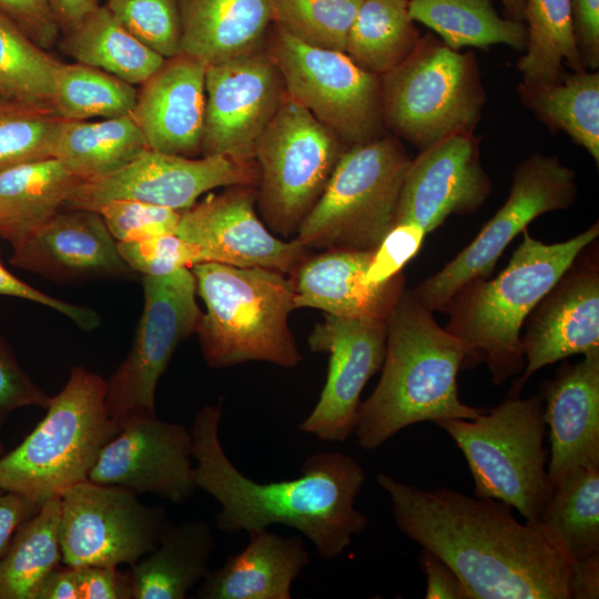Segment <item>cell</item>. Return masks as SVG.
I'll return each instance as SVG.
<instances>
[{
    "mask_svg": "<svg viewBox=\"0 0 599 599\" xmlns=\"http://www.w3.org/2000/svg\"><path fill=\"white\" fill-rule=\"evenodd\" d=\"M525 368L509 394L519 395L540 368L572 355L599 352L597 253L578 257L527 317Z\"/></svg>",
    "mask_w": 599,
    "mask_h": 599,
    "instance_id": "21",
    "label": "cell"
},
{
    "mask_svg": "<svg viewBox=\"0 0 599 599\" xmlns=\"http://www.w3.org/2000/svg\"><path fill=\"white\" fill-rule=\"evenodd\" d=\"M190 268L206 307L196 333L209 366L256 361L290 368L302 362L288 327L295 309L292 280L268 268L217 262Z\"/></svg>",
    "mask_w": 599,
    "mask_h": 599,
    "instance_id": "5",
    "label": "cell"
},
{
    "mask_svg": "<svg viewBox=\"0 0 599 599\" xmlns=\"http://www.w3.org/2000/svg\"><path fill=\"white\" fill-rule=\"evenodd\" d=\"M465 456L475 496L515 508L537 524L552 494L542 395H511L473 419L436 423Z\"/></svg>",
    "mask_w": 599,
    "mask_h": 599,
    "instance_id": "7",
    "label": "cell"
},
{
    "mask_svg": "<svg viewBox=\"0 0 599 599\" xmlns=\"http://www.w3.org/2000/svg\"><path fill=\"white\" fill-rule=\"evenodd\" d=\"M146 149V140L130 113L100 121L62 120L52 158L83 182H93L121 170Z\"/></svg>",
    "mask_w": 599,
    "mask_h": 599,
    "instance_id": "30",
    "label": "cell"
},
{
    "mask_svg": "<svg viewBox=\"0 0 599 599\" xmlns=\"http://www.w3.org/2000/svg\"><path fill=\"white\" fill-rule=\"evenodd\" d=\"M41 505L0 487V557L10 546L19 528L33 517Z\"/></svg>",
    "mask_w": 599,
    "mask_h": 599,
    "instance_id": "52",
    "label": "cell"
},
{
    "mask_svg": "<svg viewBox=\"0 0 599 599\" xmlns=\"http://www.w3.org/2000/svg\"><path fill=\"white\" fill-rule=\"evenodd\" d=\"M576 197L573 170L556 155H529L515 170L502 206L463 251L410 290L413 295L432 312L444 311L464 286L488 278L505 248L530 222L547 212L569 209Z\"/></svg>",
    "mask_w": 599,
    "mask_h": 599,
    "instance_id": "12",
    "label": "cell"
},
{
    "mask_svg": "<svg viewBox=\"0 0 599 599\" xmlns=\"http://www.w3.org/2000/svg\"><path fill=\"white\" fill-rule=\"evenodd\" d=\"M521 103L549 130L566 133L599 164V73L565 72L550 83L517 89Z\"/></svg>",
    "mask_w": 599,
    "mask_h": 599,
    "instance_id": "32",
    "label": "cell"
},
{
    "mask_svg": "<svg viewBox=\"0 0 599 599\" xmlns=\"http://www.w3.org/2000/svg\"><path fill=\"white\" fill-rule=\"evenodd\" d=\"M255 204L256 186L211 192L181 211L175 234L200 246L207 262L293 272L308 248L274 236L256 215Z\"/></svg>",
    "mask_w": 599,
    "mask_h": 599,
    "instance_id": "19",
    "label": "cell"
},
{
    "mask_svg": "<svg viewBox=\"0 0 599 599\" xmlns=\"http://www.w3.org/2000/svg\"><path fill=\"white\" fill-rule=\"evenodd\" d=\"M491 192L474 132L451 134L410 159L398 200L396 224L415 223L426 233L451 214L477 211Z\"/></svg>",
    "mask_w": 599,
    "mask_h": 599,
    "instance_id": "20",
    "label": "cell"
},
{
    "mask_svg": "<svg viewBox=\"0 0 599 599\" xmlns=\"http://www.w3.org/2000/svg\"><path fill=\"white\" fill-rule=\"evenodd\" d=\"M598 235V222L554 244L540 242L525 230L504 271L493 280L467 284L447 304L445 329L468 347L470 358L486 362L496 385L522 373L524 323Z\"/></svg>",
    "mask_w": 599,
    "mask_h": 599,
    "instance_id": "4",
    "label": "cell"
},
{
    "mask_svg": "<svg viewBox=\"0 0 599 599\" xmlns=\"http://www.w3.org/2000/svg\"><path fill=\"white\" fill-rule=\"evenodd\" d=\"M418 559L426 576V599H470L457 573L437 555L423 548Z\"/></svg>",
    "mask_w": 599,
    "mask_h": 599,
    "instance_id": "51",
    "label": "cell"
},
{
    "mask_svg": "<svg viewBox=\"0 0 599 599\" xmlns=\"http://www.w3.org/2000/svg\"><path fill=\"white\" fill-rule=\"evenodd\" d=\"M247 546L210 570L197 591L200 599H291V589L311 562L303 539L281 537L267 528L248 531Z\"/></svg>",
    "mask_w": 599,
    "mask_h": 599,
    "instance_id": "26",
    "label": "cell"
},
{
    "mask_svg": "<svg viewBox=\"0 0 599 599\" xmlns=\"http://www.w3.org/2000/svg\"><path fill=\"white\" fill-rule=\"evenodd\" d=\"M214 549L204 520L166 524L156 547L131 565L133 599H183L210 571Z\"/></svg>",
    "mask_w": 599,
    "mask_h": 599,
    "instance_id": "29",
    "label": "cell"
},
{
    "mask_svg": "<svg viewBox=\"0 0 599 599\" xmlns=\"http://www.w3.org/2000/svg\"><path fill=\"white\" fill-rule=\"evenodd\" d=\"M124 261L134 272L161 276L182 267L207 262L202 248L176 234H166L143 241L118 242Z\"/></svg>",
    "mask_w": 599,
    "mask_h": 599,
    "instance_id": "44",
    "label": "cell"
},
{
    "mask_svg": "<svg viewBox=\"0 0 599 599\" xmlns=\"http://www.w3.org/2000/svg\"><path fill=\"white\" fill-rule=\"evenodd\" d=\"M119 424L88 480L135 494L150 493L174 504L195 493L192 436L183 425L163 422L156 415Z\"/></svg>",
    "mask_w": 599,
    "mask_h": 599,
    "instance_id": "18",
    "label": "cell"
},
{
    "mask_svg": "<svg viewBox=\"0 0 599 599\" xmlns=\"http://www.w3.org/2000/svg\"><path fill=\"white\" fill-rule=\"evenodd\" d=\"M409 161L388 133L348 146L294 240L308 250H375L396 224Z\"/></svg>",
    "mask_w": 599,
    "mask_h": 599,
    "instance_id": "9",
    "label": "cell"
},
{
    "mask_svg": "<svg viewBox=\"0 0 599 599\" xmlns=\"http://www.w3.org/2000/svg\"><path fill=\"white\" fill-rule=\"evenodd\" d=\"M419 38L408 0H363L345 52L361 67L382 77L412 53Z\"/></svg>",
    "mask_w": 599,
    "mask_h": 599,
    "instance_id": "36",
    "label": "cell"
},
{
    "mask_svg": "<svg viewBox=\"0 0 599 599\" xmlns=\"http://www.w3.org/2000/svg\"><path fill=\"white\" fill-rule=\"evenodd\" d=\"M386 130L419 151L459 132H474L486 93L474 52L453 50L432 33L382 75Z\"/></svg>",
    "mask_w": 599,
    "mask_h": 599,
    "instance_id": "8",
    "label": "cell"
},
{
    "mask_svg": "<svg viewBox=\"0 0 599 599\" xmlns=\"http://www.w3.org/2000/svg\"><path fill=\"white\" fill-rule=\"evenodd\" d=\"M82 182L54 158L1 171L0 237L19 245L64 210Z\"/></svg>",
    "mask_w": 599,
    "mask_h": 599,
    "instance_id": "28",
    "label": "cell"
},
{
    "mask_svg": "<svg viewBox=\"0 0 599 599\" xmlns=\"http://www.w3.org/2000/svg\"><path fill=\"white\" fill-rule=\"evenodd\" d=\"M181 53L205 65L264 47L272 12L268 0H177Z\"/></svg>",
    "mask_w": 599,
    "mask_h": 599,
    "instance_id": "27",
    "label": "cell"
},
{
    "mask_svg": "<svg viewBox=\"0 0 599 599\" xmlns=\"http://www.w3.org/2000/svg\"><path fill=\"white\" fill-rule=\"evenodd\" d=\"M61 121L50 105L0 97V172L52 158Z\"/></svg>",
    "mask_w": 599,
    "mask_h": 599,
    "instance_id": "41",
    "label": "cell"
},
{
    "mask_svg": "<svg viewBox=\"0 0 599 599\" xmlns=\"http://www.w3.org/2000/svg\"><path fill=\"white\" fill-rule=\"evenodd\" d=\"M61 34L77 28L100 6L99 0H50Z\"/></svg>",
    "mask_w": 599,
    "mask_h": 599,
    "instance_id": "55",
    "label": "cell"
},
{
    "mask_svg": "<svg viewBox=\"0 0 599 599\" xmlns=\"http://www.w3.org/2000/svg\"><path fill=\"white\" fill-rule=\"evenodd\" d=\"M272 21L313 47L345 52L363 0H268Z\"/></svg>",
    "mask_w": 599,
    "mask_h": 599,
    "instance_id": "40",
    "label": "cell"
},
{
    "mask_svg": "<svg viewBox=\"0 0 599 599\" xmlns=\"http://www.w3.org/2000/svg\"><path fill=\"white\" fill-rule=\"evenodd\" d=\"M258 181L255 160L226 155L194 159L146 149L115 173L102 180L82 182L64 210L97 211L113 200H131L181 212L214 189L257 186Z\"/></svg>",
    "mask_w": 599,
    "mask_h": 599,
    "instance_id": "15",
    "label": "cell"
},
{
    "mask_svg": "<svg viewBox=\"0 0 599 599\" xmlns=\"http://www.w3.org/2000/svg\"><path fill=\"white\" fill-rule=\"evenodd\" d=\"M134 85L100 69L60 62L50 106L62 120L84 121L130 114L136 101Z\"/></svg>",
    "mask_w": 599,
    "mask_h": 599,
    "instance_id": "38",
    "label": "cell"
},
{
    "mask_svg": "<svg viewBox=\"0 0 599 599\" xmlns=\"http://www.w3.org/2000/svg\"><path fill=\"white\" fill-rule=\"evenodd\" d=\"M0 295L13 296L52 308L84 331L99 325L98 314L90 307L74 305L47 295L14 276L0 261Z\"/></svg>",
    "mask_w": 599,
    "mask_h": 599,
    "instance_id": "48",
    "label": "cell"
},
{
    "mask_svg": "<svg viewBox=\"0 0 599 599\" xmlns=\"http://www.w3.org/2000/svg\"><path fill=\"white\" fill-rule=\"evenodd\" d=\"M433 313L404 290L389 314L382 375L358 407L362 448L374 450L416 423L473 419L485 410L460 400L457 375L470 353Z\"/></svg>",
    "mask_w": 599,
    "mask_h": 599,
    "instance_id": "3",
    "label": "cell"
},
{
    "mask_svg": "<svg viewBox=\"0 0 599 599\" xmlns=\"http://www.w3.org/2000/svg\"><path fill=\"white\" fill-rule=\"evenodd\" d=\"M541 395L554 487L578 469L599 467V352L565 363Z\"/></svg>",
    "mask_w": 599,
    "mask_h": 599,
    "instance_id": "24",
    "label": "cell"
},
{
    "mask_svg": "<svg viewBox=\"0 0 599 599\" xmlns=\"http://www.w3.org/2000/svg\"><path fill=\"white\" fill-rule=\"evenodd\" d=\"M576 44L586 70L599 68V0H570Z\"/></svg>",
    "mask_w": 599,
    "mask_h": 599,
    "instance_id": "50",
    "label": "cell"
},
{
    "mask_svg": "<svg viewBox=\"0 0 599 599\" xmlns=\"http://www.w3.org/2000/svg\"><path fill=\"white\" fill-rule=\"evenodd\" d=\"M4 453H6L4 451V446H3V444H2V441L0 439V456H2Z\"/></svg>",
    "mask_w": 599,
    "mask_h": 599,
    "instance_id": "57",
    "label": "cell"
},
{
    "mask_svg": "<svg viewBox=\"0 0 599 599\" xmlns=\"http://www.w3.org/2000/svg\"><path fill=\"white\" fill-rule=\"evenodd\" d=\"M58 43L75 62L100 69L132 85L145 82L165 60L128 31L104 4L77 28L63 33Z\"/></svg>",
    "mask_w": 599,
    "mask_h": 599,
    "instance_id": "31",
    "label": "cell"
},
{
    "mask_svg": "<svg viewBox=\"0 0 599 599\" xmlns=\"http://www.w3.org/2000/svg\"><path fill=\"white\" fill-rule=\"evenodd\" d=\"M34 599H81L77 568L64 565L51 570L38 587Z\"/></svg>",
    "mask_w": 599,
    "mask_h": 599,
    "instance_id": "53",
    "label": "cell"
},
{
    "mask_svg": "<svg viewBox=\"0 0 599 599\" xmlns=\"http://www.w3.org/2000/svg\"><path fill=\"white\" fill-rule=\"evenodd\" d=\"M144 306L132 347L106 382L105 406L118 423L155 415V392L175 349L196 333L202 311L190 267L143 276Z\"/></svg>",
    "mask_w": 599,
    "mask_h": 599,
    "instance_id": "13",
    "label": "cell"
},
{
    "mask_svg": "<svg viewBox=\"0 0 599 599\" xmlns=\"http://www.w3.org/2000/svg\"><path fill=\"white\" fill-rule=\"evenodd\" d=\"M409 14L435 31L453 50L506 44L527 47L525 22L500 17L493 0H408Z\"/></svg>",
    "mask_w": 599,
    "mask_h": 599,
    "instance_id": "33",
    "label": "cell"
},
{
    "mask_svg": "<svg viewBox=\"0 0 599 599\" xmlns=\"http://www.w3.org/2000/svg\"><path fill=\"white\" fill-rule=\"evenodd\" d=\"M348 146L286 91L256 143V204L277 234H296Z\"/></svg>",
    "mask_w": 599,
    "mask_h": 599,
    "instance_id": "10",
    "label": "cell"
},
{
    "mask_svg": "<svg viewBox=\"0 0 599 599\" xmlns=\"http://www.w3.org/2000/svg\"><path fill=\"white\" fill-rule=\"evenodd\" d=\"M426 232L415 223H397L374 250L363 281L367 286H380L396 275L418 253Z\"/></svg>",
    "mask_w": 599,
    "mask_h": 599,
    "instance_id": "45",
    "label": "cell"
},
{
    "mask_svg": "<svg viewBox=\"0 0 599 599\" xmlns=\"http://www.w3.org/2000/svg\"><path fill=\"white\" fill-rule=\"evenodd\" d=\"M387 321L342 318L326 314L307 342L329 355L319 399L300 429L325 441L344 443L355 432L361 393L383 365Z\"/></svg>",
    "mask_w": 599,
    "mask_h": 599,
    "instance_id": "17",
    "label": "cell"
},
{
    "mask_svg": "<svg viewBox=\"0 0 599 599\" xmlns=\"http://www.w3.org/2000/svg\"><path fill=\"white\" fill-rule=\"evenodd\" d=\"M1 97V95H0Z\"/></svg>",
    "mask_w": 599,
    "mask_h": 599,
    "instance_id": "58",
    "label": "cell"
},
{
    "mask_svg": "<svg viewBox=\"0 0 599 599\" xmlns=\"http://www.w3.org/2000/svg\"><path fill=\"white\" fill-rule=\"evenodd\" d=\"M60 61L0 17V95L50 105Z\"/></svg>",
    "mask_w": 599,
    "mask_h": 599,
    "instance_id": "39",
    "label": "cell"
},
{
    "mask_svg": "<svg viewBox=\"0 0 599 599\" xmlns=\"http://www.w3.org/2000/svg\"><path fill=\"white\" fill-rule=\"evenodd\" d=\"M105 393L101 376L73 367L45 416L0 456V487L42 505L88 480L100 451L120 429L106 410Z\"/></svg>",
    "mask_w": 599,
    "mask_h": 599,
    "instance_id": "6",
    "label": "cell"
},
{
    "mask_svg": "<svg viewBox=\"0 0 599 599\" xmlns=\"http://www.w3.org/2000/svg\"><path fill=\"white\" fill-rule=\"evenodd\" d=\"M500 2L507 18L524 22L526 0H500Z\"/></svg>",
    "mask_w": 599,
    "mask_h": 599,
    "instance_id": "56",
    "label": "cell"
},
{
    "mask_svg": "<svg viewBox=\"0 0 599 599\" xmlns=\"http://www.w3.org/2000/svg\"><path fill=\"white\" fill-rule=\"evenodd\" d=\"M0 17L45 51L60 40L61 30L50 0H0Z\"/></svg>",
    "mask_w": 599,
    "mask_h": 599,
    "instance_id": "47",
    "label": "cell"
},
{
    "mask_svg": "<svg viewBox=\"0 0 599 599\" xmlns=\"http://www.w3.org/2000/svg\"><path fill=\"white\" fill-rule=\"evenodd\" d=\"M81 599H133L130 571L119 567L77 568Z\"/></svg>",
    "mask_w": 599,
    "mask_h": 599,
    "instance_id": "49",
    "label": "cell"
},
{
    "mask_svg": "<svg viewBox=\"0 0 599 599\" xmlns=\"http://www.w3.org/2000/svg\"><path fill=\"white\" fill-rule=\"evenodd\" d=\"M60 497L62 564L73 568L131 566L156 547L167 524L162 507L119 486L85 480Z\"/></svg>",
    "mask_w": 599,
    "mask_h": 599,
    "instance_id": "14",
    "label": "cell"
},
{
    "mask_svg": "<svg viewBox=\"0 0 599 599\" xmlns=\"http://www.w3.org/2000/svg\"><path fill=\"white\" fill-rule=\"evenodd\" d=\"M524 22L528 39L517 62L520 83L554 82L566 72L565 65L586 70L573 35L570 0H526Z\"/></svg>",
    "mask_w": 599,
    "mask_h": 599,
    "instance_id": "37",
    "label": "cell"
},
{
    "mask_svg": "<svg viewBox=\"0 0 599 599\" xmlns=\"http://www.w3.org/2000/svg\"><path fill=\"white\" fill-rule=\"evenodd\" d=\"M61 497L43 502L0 557V599H34L44 577L62 562Z\"/></svg>",
    "mask_w": 599,
    "mask_h": 599,
    "instance_id": "35",
    "label": "cell"
},
{
    "mask_svg": "<svg viewBox=\"0 0 599 599\" xmlns=\"http://www.w3.org/2000/svg\"><path fill=\"white\" fill-rule=\"evenodd\" d=\"M571 599H597L599 597V554L571 561Z\"/></svg>",
    "mask_w": 599,
    "mask_h": 599,
    "instance_id": "54",
    "label": "cell"
},
{
    "mask_svg": "<svg viewBox=\"0 0 599 599\" xmlns=\"http://www.w3.org/2000/svg\"><path fill=\"white\" fill-rule=\"evenodd\" d=\"M285 92L282 75L264 47L206 65L201 156L255 160L257 141Z\"/></svg>",
    "mask_w": 599,
    "mask_h": 599,
    "instance_id": "16",
    "label": "cell"
},
{
    "mask_svg": "<svg viewBox=\"0 0 599 599\" xmlns=\"http://www.w3.org/2000/svg\"><path fill=\"white\" fill-rule=\"evenodd\" d=\"M95 212L118 242L175 234L181 217L180 211L131 200L106 202Z\"/></svg>",
    "mask_w": 599,
    "mask_h": 599,
    "instance_id": "43",
    "label": "cell"
},
{
    "mask_svg": "<svg viewBox=\"0 0 599 599\" xmlns=\"http://www.w3.org/2000/svg\"><path fill=\"white\" fill-rule=\"evenodd\" d=\"M264 44L285 91L347 146L386 134L379 75L346 52L307 44L273 22Z\"/></svg>",
    "mask_w": 599,
    "mask_h": 599,
    "instance_id": "11",
    "label": "cell"
},
{
    "mask_svg": "<svg viewBox=\"0 0 599 599\" xmlns=\"http://www.w3.org/2000/svg\"><path fill=\"white\" fill-rule=\"evenodd\" d=\"M397 528L437 555L470 599H571V561L536 524L498 500L423 489L379 473Z\"/></svg>",
    "mask_w": 599,
    "mask_h": 599,
    "instance_id": "1",
    "label": "cell"
},
{
    "mask_svg": "<svg viewBox=\"0 0 599 599\" xmlns=\"http://www.w3.org/2000/svg\"><path fill=\"white\" fill-rule=\"evenodd\" d=\"M9 262L60 283L126 278L134 272L101 215L90 210H62L12 248Z\"/></svg>",
    "mask_w": 599,
    "mask_h": 599,
    "instance_id": "22",
    "label": "cell"
},
{
    "mask_svg": "<svg viewBox=\"0 0 599 599\" xmlns=\"http://www.w3.org/2000/svg\"><path fill=\"white\" fill-rule=\"evenodd\" d=\"M206 65L179 53L141 84L131 115L149 149L184 156L201 154Z\"/></svg>",
    "mask_w": 599,
    "mask_h": 599,
    "instance_id": "23",
    "label": "cell"
},
{
    "mask_svg": "<svg viewBox=\"0 0 599 599\" xmlns=\"http://www.w3.org/2000/svg\"><path fill=\"white\" fill-rule=\"evenodd\" d=\"M373 253L332 248L307 256L294 268L295 308H316L342 318L387 321L405 290V280L399 273L380 286L365 285L363 277Z\"/></svg>",
    "mask_w": 599,
    "mask_h": 599,
    "instance_id": "25",
    "label": "cell"
},
{
    "mask_svg": "<svg viewBox=\"0 0 599 599\" xmlns=\"http://www.w3.org/2000/svg\"><path fill=\"white\" fill-rule=\"evenodd\" d=\"M536 525L570 561L599 554V467L578 469L555 485Z\"/></svg>",
    "mask_w": 599,
    "mask_h": 599,
    "instance_id": "34",
    "label": "cell"
},
{
    "mask_svg": "<svg viewBox=\"0 0 599 599\" xmlns=\"http://www.w3.org/2000/svg\"><path fill=\"white\" fill-rule=\"evenodd\" d=\"M50 400L51 397L26 374L0 335V426L14 410L27 406L45 409Z\"/></svg>",
    "mask_w": 599,
    "mask_h": 599,
    "instance_id": "46",
    "label": "cell"
},
{
    "mask_svg": "<svg viewBox=\"0 0 599 599\" xmlns=\"http://www.w3.org/2000/svg\"><path fill=\"white\" fill-rule=\"evenodd\" d=\"M221 412V405L204 406L191 430L196 487L221 505L216 528L240 534L283 525L306 536L323 559L341 556L368 525L355 507L366 481L363 467L349 455L324 451L311 455L297 478L257 483L226 456L219 436Z\"/></svg>",
    "mask_w": 599,
    "mask_h": 599,
    "instance_id": "2",
    "label": "cell"
},
{
    "mask_svg": "<svg viewBox=\"0 0 599 599\" xmlns=\"http://www.w3.org/2000/svg\"><path fill=\"white\" fill-rule=\"evenodd\" d=\"M104 6L128 31L165 59L181 53L177 0H105Z\"/></svg>",
    "mask_w": 599,
    "mask_h": 599,
    "instance_id": "42",
    "label": "cell"
}]
</instances>
